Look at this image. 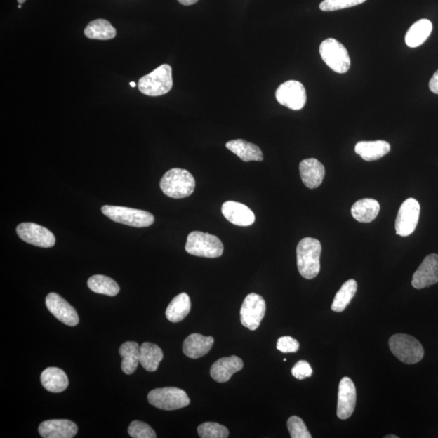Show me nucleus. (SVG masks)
Listing matches in <instances>:
<instances>
[{
    "instance_id": "nucleus-38",
    "label": "nucleus",
    "mask_w": 438,
    "mask_h": 438,
    "mask_svg": "<svg viewBox=\"0 0 438 438\" xmlns=\"http://www.w3.org/2000/svg\"><path fill=\"white\" fill-rule=\"evenodd\" d=\"M430 88L432 93L438 95V70L431 78V80L430 81Z\"/></svg>"
},
{
    "instance_id": "nucleus-31",
    "label": "nucleus",
    "mask_w": 438,
    "mask_h": 438,
    "mask_svg": "<svg viewBox=\"0 0 438 438\" xmlns=\"http://www.w3.org/2000/svg\"><path fill=\"white\" fill-rule=\"evenodd\" d=\"M88 286L92 291L98 294L106 295L108 296H117L121 288L112 279L104 275H93L88 280Z\"/></svg>"
},
{
    "instance_id": "nucleus-6",
    "label": "nucleus",
    "mask_w": 438,
    "mask_h": 438,
    "mask_svg": "<svg viewBox=\"0 0 438 438\" xmlns=\"http://www.w3.org/2000/svg\"><path fill=\"white\" fill-rule=\"evenodd\" d=\"M102 212L112 221L124 224L129 227H147L154 223V217L150 212L137 208L104 206Z\"/></svg>"
},
{
    "instance_id": "nucleus-41",
    "label": "nucleus",
    "mask_w": 438,
    "mask_h": 438,
    "mask_svg": "<svg viewBox=\"0 0 438 438\" xmlns=\"http://www.w3.org/2000/svg\"><path fill=\"white\" fill-rule=\"evenodd\" d=\"M130 86H131L132 87H135L137 85H135V82H130Z\"/></svg>"
},
{
    "instance_id": "nucleus-9",
    "label": "nucleus",
    "mask_w": 438,
    "mask_h": 438,
    "mask_svg": "<svg viewBox=\"0 0 438 438\" xmlns=\"http://www.w3.org/2000/svg\"><path fill=\"white\" fill-rule=\"evenodd\" d=\"M420 213V203L409 198L401 205L395 221L396 234L400 237L410 236L416 230Z\"/></svg>"
},
{
    "instance_id": "nucleus-15",
    "label": "nucleus",
    "mask_w": 438,
    "mask_h": 438,
    "mask_svg": "<svg viewBox=\"0 0 438 438\" xmlns=\"http://www.w3.org/2000/svg\"><path fill=\"white\" fill-rule=\"evenodd\" d=\"M438 283V255H427L413 274L411 285L416 289H423Z\"/></svg>"
},
{
    "instance_id": "nucleus-16",
    "label": "nucleus",
    "mask_w": 438,
    "mask_h": 438,
    "mask_svg": "<svg viewBox=\"0 0 438 438\" xmlns=\"http://www.w3.org/2000/svg\"><path fill=\"white\" fill-rule=\"evenodd\" d=\"M39 432L44 438H72L77 435L78 427L69 420H49L40 424Z\"/></svg>"
},
{
    "instance_id": "nucleus-25",
    "label": "nucleus",
    "mask_w": 438,
    "mask_h": 438,
    "mask_svg": "<svg viewBox=\"0 0 438 438\" xmlns=\"http://www.w3.org/2000/svg\"><path fill=\"white\" fill-rule=\"evenodd\" d=\"M380 204L371 198L359 200L352 207V215L358 222L371 223L378 215Z\"/></svg>"
},
{
    "instance_id": "nucleus-20",
    "label": "nucleus",
    "mask_w": 438,
    "mask_h": 438,
    "mask_svg": "<svg viewBox=\"0 0 438 438\" xmlns=\"http://www.w3.org/2000/svg\"><path fill=\"white\" fill-rule=\"evenodd\" d=\"M213 343L215 340L213 337L192 333L185 338L182 344V352L186 357L191 359L201 358L211 350Z\"/></svg>"
},
{
    "instance_id": "nucleus-35",
    "label": "nucleus",
    "mask_w": 438,
    "mask_h": 438,
    "mask_svg": "<svg viewBox=\"0 0 438 438\" xmlns=\"http://www.w3.org/2000/svg\"><path fill=\"white\" fill-rule=\"evenodd\" d=\"M128 434L133 438H155L156 432L142 421L134 420L128 427Z\"/></svg>"
},
{
    "instance_id": "nucleus-12",
    "label": "nucleus",
    "mask_w": 438,
    "mask_h": 438,
    "mask_svg": "<svg viewBox=\"0 0 438 438\" xmlns=\"http://www.w3.org/2000/svg\"><path fill=\"white\" fill-rule=\"evenodd\" d=\"M18 237L23 241L40 248H51L55 244V237L48 228L33 223H23L17 227Z\"/></svg>"
},
{
    "instance_id": "nucleus-1",
    "label": "nucleus",
    "mask_w": 438,
    "mask_h": 438,
    "mask_svg": "<svg viewBox=\"0 0 438 438\" xmlns=\"http://www.w3.org/2000/svg\"><path fill=\"white\" fill-rule=\"evenodd\" d=\"M321 244L317 239H302L296 248L297 267L302 277L312 279L320 272Z\"/></svg>"
},
{
    "instance_id": "nucleus-14",
    "label": "nucleus",
    "mask_w": 438,
    "mask_h": 438,
    "mask_svg": "<svg viewBox=\"0 0 438 438\" xmlns=\"http://www.w3.org/2000/svg\"><path fill=\"white\" fill-rule=\"evenodd\" d=\"M48 310L64 324L76 326L79 323V317L74 307L71 306L59 294L51 292L46 298Z\"/></svg>"
},
{
    "instance_id": "nucleus-37",
    "label": "nucleus",
    "mask_w": 438,
    "mask_h": 438,
    "mask_svg": "<svg viewBox=\"0 0 438 438\" xmlns=\"http://www.w3.org/2000/svg\"><path fill=\"white\" fill-rule=\"evenodd\" d=\"M291 374L293 375V377L296 379L303 380L312 376V369L309 362L300 361L291 369Z\"/></svg>"
},
{
    "instance_id": "nucleus-8",
    "label": "nucleus",
    "mask_w": 438,
    "mask_h": 438,
    "mask_svg": "<svg viewBox=\"0 0 438 438\" xmlns=\"http://www.w3.org/2000/svg\"><path fill=\"white\" fill-rule=\"evenodd\" d=\"M148 401L155 408L166 411L185 408L190 404V399L185 391L176 387H164L151 390L148 394Z\"/></svg>"
},
{
    "instance_id": "nucleus-4",
    "label": "nucleus",
    "mask_w": 438,
    "mask_h": 438,
    "mask_svg": "<svg viewBox=\"0 0 438 438\" xmlns=\"http://www.w3.org/2000/svg\"><path fill=\"white\" fill-rule=\"evenodd\" d=\"M173 86L172 69L168 65L157 67L149 74L140 78L138 88L145 95L157 97L166 95Z\"/></svg>"
},
{
    "instance_id": "nucleus-33",
    "label": "nucleus",
    "mask_w": 438,
    "mask_h": 438,
    "mask_svg": "<svg viewBox=\"0 0 438 438\" xmlns=\"http://www.w3.org/2000/svg\"><path fill=\"white\" fill-rule=\"evenodd\" d=\"M288 427L291 438H312L305 422L298 416L290 417L288 420Z\"/></svg>"
},
{
    "instance_id": "nucleus-10",
    "label": "nucleus",
    "mask_w": 438,
    "mask_h": 438,
    "mask_svg": "<svg viewBox=\"0 0 438 438\" xmlns=\"http://www.w3.org/2000/svg\"><path fill=\"white\" fill-rule=\"evenodd\" d=\"M265 301L263 296L251 293L245 297L241 309V321L244 327L255 331L265 314Z\"/></svg>"
},
{
    "instance_id": "nucleus-32",
    "label": "nucleus",
    "mask_w": 438,
    "mask_h": 438,
    "mask_svg": "<svg viewBox=\"0 0 438 438\" xmlns=\"http://www.w3.org/2000/svg\"><path fill=\"white\" fill-rule=\"evenodd\" d=\"M197 432L201 438H227L229 431L225 426L215 422H206L197 427Z\"/></svg>"
},
{
    "instance_id": "nucleus-22",
    "label": "nucleus",
    "mask_w": 438,
    "mask_h": 438,
    "mask_svg": "<svg viewBox=\"0 0 438 438\" xmlns=\"http://www.w3.org/2000/svg\"><path fill=\"white\" fill-rule=\"evenodd\" d=\"M354 151L365 161H376L390 152V145L385 140L359 142L356 145Z\"/></svg>"
},
{
    "instance_id": "nucleus-29",
    "label": "nucleus",
    "mask_w": 438,
    "mask_h": 438,
    "mask_svg": "<svg viewBox=\"0 0 438 438\" xmlns=\"http://www.w3.org/2000/svg\"><path fill=\"white\" fill-rule=\"evenodd\" d=\"M85 35L90 39L109 40L117 35V30L107 20H93L86 26Z\"/></svg>"
},
{
    "instance_id": "nucleus-13",
    "label": "nucleus",
    "mask_w": 438,
    "mask_h": 438,
    "mask_svg": "<svg viewBox=\"0 0 438 438\" xmlns=\"http://www.w3.org/2000/svg\"><path fill=\"white\" fill-rule=\"evenodd\" d=\"M357 404V389L351 378L344 377L338 385L337 416L347 420L354 413Z\"/></svg>"
},
{
    "instance_id": "nucleus-30",
    "label": "nucleus",
    "mask_w": 438,
    "mask_h": 438,
    "mask_svg": "<svg viewBox=\"0 0 438 438\" xmlns=\"http://www.w3.org/2000/svg\"><path fill=\"white\" fill-rule=\"evenodd\" d=\"M357 291L356 280L349 279L344 283L340 291L337 292L335 299L333 300L331 310L333 312H341L345 310Z\"/></svg>"
},
{
    "instance_id": "nucleus-26",
    "label": "nucleus",
    "mask_w": 438,
    "mask_h": 438,
    "mask_svg": "<svg viewBox=\"0 0 438 438\" xmlns=\"http://www.w3.org/2000/svg\"><path fill=\"white\" fill-rule=\"evenodd\" d=\"M164 359V352L156 344L144 343L140 347V364L148 372H155Z\"/></svg>"
},
{
    "instance_id": "nucleus-21",
    "label": "nucleus",
    "mask_w": 438,
    "mask_h": 438,
    "mask_svg": "<svg viewBox=\"0 0 438 438\" xmlns=\"http://www.w3.org/2000/svg\"><path fill=\"white\" fill-rule=\"evenodd\" d=\"M41 383L43 387L52 393H60L69 387V378L59 368L50 367L46 369L41 374Z\"/></svg>"
},
{
    "instance_id": "nucleus-17",
    "label": "nucleus",
    "mask_w": 438,
    "mask_h": 438,
    "mask_svg": "<svg viewBox=\"0 0 438 438\" xmlns=\"http://www.w3.org/2000/svg\"><path fill=\"white\" fill-rule=\"evenodd\" d=\"M222 213L229 222L239 227L251 226L255 222L253 212L248 206L237 201H228L223 203Z\"/></svg>"
},
{
    "instance_id": "nucleus-24",
    "label": "nucleus",
    "mask_w": 438,
    "mask_h": 438,
    "mask_svg": "<svg viewBox=\"0 0 438 438\" xmlns=\"http://www.w3.org/2000/svg\"><path fill=\"white\" fill-rule=\"evenodd\" d=\"M432 30V25L430 20L421 19L416 22L406 34V44L411 48H418L429 39Z\"/></svg>"
},
{
    "instance_id": "nucleus-3",
    "label": "nucleus",
    "mask_w": 438,
    "mask_h": 438,
    "mask_svg": "<svg viewBox=\"0 0 438 438\" xmlns=\"http://www.w3.org/2000/svg\"><path fill=\"white\" fill-rule=\"evenodd\" d=\"M185 250L196 257L217 258L221 257L224 248L220 239L213 234L192 232L187 237Z\"/></svg>"
},
{
    "instance_id": "nucleus-2",
    "label": "nucleus",
    "mask_w": 438,
    "mask_h": 438,
    "mask_svg": "<svg viewBox=\"0 0 438 438\" xmlns=\"http://www.w3.org/2000/svg\"><path fill=\"white\" fill-rule=\"evenodd\" d=\"M194 177L185 169L173 168L166 172L160 181V187L166 196L181 199L192 195L195 189Z\"/></svg>"
},
{
    "instance_id": "nucleus-42",
    "label": "nucleus",
    "mask_w": 438,
    "mask_h": 438,
    "mask_svg": "<svg viewBox=\"0 0 438 438\" xmlns=\"http://www.w3.org/2000/svg\"><path fill=\"white\" fill-rule=\"evenodd\" d=\"M19 4H23L25 2V0H18Z\"/></svg>"
},
{
    "instance_id": "nucleus-5",
    "label": "nucleus",
    "mask_w": 438,
    "mask_h": 438,
    "mask_svg": "<svg viewBox=\"0 0 438 438\" xmlns=\"http://www.w3.org/2000/svg\"><path fill=\"white\" fill-rule=\"evenodd\" d=\"M389 347L394 356L404 364H417L424 357L425 352L421 343L416 338L404 333L391 336Z\"/></svg>"
},
{
    "instance_id": "nucleus-43",
    "label": "nucleus",
    "mask_w": 438,
    "mask_h": 438,
    "mask_svg": "<svg viewBox=\"0 0 438 438\" xmlns=\"http://www.w3.org/2000/svg\"><path fill=\"white\" fill-rule=\"evenodd\" d=\"M22 4H19V5H18V8H22Z\"/></svg>"
},
{
    "instance_id": "nucleus-11",
    "label": "nucleus",
    "mask_w": 438,
    "mask_h": 438,
    "mask_svg": "<svg viewBox=\"0 0 438 438\" xmlns=\"http://www.w3.org/2000/svg\"><path fill=\"white\" fill-rule=\"evenodd\" d=\"M275 97L281 105L295 111L303 108L307 101L305 88L297 81L283 83L276 91Z\"/></svg>"
},
{
    "instance_id": "nucleus-39",
    "label": "nucleus",
    "mask_w": 438,
    "mask_h": 438,
    "mask_svg": "<svg viewBox=\"0 0 438 438\" xmlns=\"http://www.w3.org/2000/svg\"><path fill=\"white\" fill-rule=\"evenodd\" d=\"M178 1L185 6H190V5L196 4L198 0H178Z\"/></svg>"
},
{
    "instance_id": "nucleus-34",
    "label": "nucleus",
    "mask_w": 438,
    "mask_h": 438,
    "mask_svg": "<svg viewBox=\"0 0 438 438\" xmlns=\"http://www.w3.org/2000/svg\"><path fill=\"white\" fill-rule=\"evenodd\" d=\"M366 0H324L320 4V9L324 12L336 11L361 4Z\"/></svg>"
},
{
    "instance_id": "nucleus-36",
    "label": "nucleus",
    "mask_w": 438,
    "mask_h": 438,
    "mask_svg": "<svg viewBox=\"0 0 438 438\" xmlns=\"http://www.w3.org/2000/svg\"><path fill=\"white\" fill-rule=\"evenodd\" d=\"M299 347V342L291 336L281 337L277 342V349L283 353L296 352Z\"/></svg>"
},
{
    "instance_id": "nucleus-7",
    "label": "nucleus",
    "mask_w": 438,
    "mask_h": 438,
    "mask_svg": "<svg viewBox=\"0 0 438 438\" xmlns=\"http://www.w3.org/2000/svg\"><path fill=\"white\" fill-rule=\"evenodd\" d=\"M319 51L323 61L333 71L342 74L350 69L351 59L348 51L336 39H328L323 41Z\"/></svg>"
},
{
    "instance_id": "nucleus-40",
    "label": "nucleus",
    "mask_w": 438,
    "mask_h": 438,
    "mask_svg": "<svg viewBox=\"0 0 438 438\" xmlns=\"http://www.w3.org/2000/svg\"><path fill=\"white\" fill-rule=\"evenodd\" d=\"M398 436H395V435H388V436H385V438H398Z\"/></svg>"
},
{
    "instance_id": "nucleus-27",
    "label": "nucleus",
    "mask_w": 438,
    "mask_h": 438,
    "mask_svg": "<svg viewBox=\"0 0 438 438\" xmlns=\"http://www.w3.org/2000/svg\"><path fill=\"white\" fill-rule=\"evenodd\" d=\"M191 310V300L189 295L181 293L171 300L166 310V317L171 322L178 323L189 315Z\"/></svg>"
},
{
    "instance_id": "nucleus-28",
    "label": "nucleus",
    "mask_w": 438,
    "mask_h": 438,
    "mask_svg": "<svg viewBox=\"0 0 438 438\" xmlns=\"http://www.w3.org/2000/svg\"><path fill=\"white\" fill-rule=\"evenodd\" d=\"M140 346L135 342H126L119 347V354L122 357L121 369L124 373L133 374L140 364Z\"/></svg>"
},
{
    "instance_id": "nucleus-23",
    "label": "nucleus",
    "mask_w": 438,
    "mask_h": 438,
    "mask_svg": "<svg viewBox=\"0 0 438 438\" xmlns=\"http://www.w3.org/2000/svg\"><path fill=\"white\" fill-rule=\"evenodd\" d=\"M226 147L244 161L263 160V153L258 145L238 139L226 144Z\"/></svg>"
},
{
    "instance_id": "nucleus-18",
    "label": "nucleus",
    "mask_w": 438,
    "mask_h": 438,
    "mask_svg": "<svg viewBox=\"0 0 438 438\" xmlns=\"http://www.w3.org/2000/svg\"><path fill=\"white\" fill-rule=\"evenodd\" d=\"M243 367L244 362L241 358L236 356L223 357L213 364L211 376L219 383H227L234 373L241 371Z\"/></svg>"
},
{
    "instance_id": "nucleus-19",
    "label": "nucleus",
    "mask_w": 438,
    "mask_h": 438,
    "mask_svg": "<svg viewBox=\"0 0 438 438\" xmlns=\"http://www.w3.org/2000/svg\"><path fill=\"white\" fill-rule=\"evenodd\" d=\"M300 173L305 185L314 190L321 185L326 171L324 166L317 159H307L300 164Z\"/></svg>"
}]
</instances>
